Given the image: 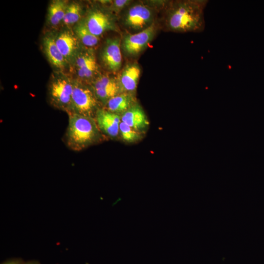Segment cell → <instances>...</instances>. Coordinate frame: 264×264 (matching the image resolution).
Returning a JSON list of instances; mask_svg holds the SVG:
<instances>
[{
	"instance_id": "4fadbf2b",
	"label": "cell",
	"mask_w": 264,
	"mask_h": 264,
	"mask_svg": "<svg viewBox=\"0 0 264 264\" xmlns=\"http://www.w3.org/2000/svg\"><path fill=\"white\" fill-rule=\"evenodd\" d=\"M141 74V69L138 64H127L117 77L121 93H134L136 89Z\"/></svg>"
},
{
	"instance_id": "44dd1931",
	"label": "cell",
	"mask_w": 264,
	"mask_h": 264,
	"mask_svg": "<svg viewBox=\"0 0 264 264\" xmlns=\"http://www.w3.org/2000/svg\"><path fill=\"white\" fill-rule=\"evenodd\" d=\"M130 1L127 0H116L112 2V9L115 12H119L130 5Z\"/></svg>"
},
{
	"instance_id": "8992f818",
	"label": "cell",
	"mask_w": 264,
	"mask_h": 264,
	"mask_svg": "<svg viewBox=\"0 0 264 264\" xmlns=\"http://www.w3.org/2000/svg\"><path fill=\"white\" fill-rule=\"evenodd\" d=\"M154 14L147 5L137 2L129 5L122 16V23L128 30L137 33L154 23Z\"/></svg>"
},
{
	"instance_id": "e0dca14e",
	"label": "cell",
	"mask_w": 264,
	"mask_h": 264,
	"mask_svg": "<svg viewBox=\"0 0 264 264\" xmlns=\"http://www.w3.org/2000/svg\"><path fill=\"white\" fill-rule=\"evenodd\" d=\"M68 4L66 1L63 0H55L50 3L47 17L49 25L56 27L63 22Z\"/></svg>"
},
{
	"instance_id": "52a82bcc",
	"label": "cell",
	"mask_w": 264,
	"mask_h": 264,
	"mask_svg": "<svg viewBox=\"0 0 264 264\" xmlns=\"http://www.w3.org/2000/svg\"><path fill=\"white\" fill-rule=\"evenodd\" d=\"M156 33L154 23L140 32L126 35L121 42L125 54L134 57L139 55L153 40Z\"/></svg>"
},
{
	"instance_id": "8fae6325",
	"label": "cell",
	"mask_w": 264,
	"mask_h": 264,
	"mask_svg": "<svg viewBox=\"0 0 264 264\" xmlns=\"http://www.w3.org/2000/svg\"><path fill=\"white\" fill-rule=\"evenodd\" d=\"M94 119L100 132L106 138L114 139L119 135L120 115L102 108L97 111Z\"/></svg>"
},
{
	"instance_id": "6da1fadb",
	"label": "cell",
	"mask_w": 264,
	"mask_h": 264,
	"mask_svg": "<svg viewBox=\"0 0 264 264\" xmlns=\"http://www.w3.org/2000/svg\"><path fill=\"white\" fill-rule=\"evenodd\" d=\"M208 0H176L167 6L164 24L168 31L176 33L201 32L205 27L204 9Z\"/></svg>"
},
{
	"instance_id": "ba28073f",
	"label": "cell",
	"mask_w": 264,
	"mask_h": 264,
	"mask_svg": "<svg viewBox=\"0 0 264 264\" xmlns=\"http://www.w3.org/2000/svg\"><path fill=\"white\" fill-rule=\"evenodd\" d=\"M84 22L88 30L99 37L107 31L117 29L112 16L100 9L89 10Z\"/></svg>"
},
{
	"instance_id": "9a60e30c",
	"label": "cell",
	"mask_w": 264,
	"mask_h": 264,
	"mask_svg": "<svg viewBox=\"0 0 264 264\" xmlns=\"http://www.w3.org/2000/svg\"><path fill=\"white\" fill-rule=\"evenodd\" d=\"M43 48L50 64L57 71L63 72L68 64L58 49L55 38L51 35L44 36L43 39Z\"/></svg>"
},
{
	"instance_id": "277c9868",
	"label": "cell",
	"mask_w": 264,
	"mask_h": 264,
	"mask_svg": "<svg viewBox=\"0 0 264 264\" xmlns=\"http://www.w3.org/2000/svg\"><path fill=\"white\" fill-rule=\"evenodd\" d=\"M103 108L91 87L73 79V90L68 113L94 118L97 111Z\"/></svg>"
},
{
	"instance_id": "2e32d148",
	"label": "cell",
	"mask_w": 264,
	"mask_h": 264,
	"mask_svg": "<svg viewBox=\"0 0 264 264\" xmlns=\"http://www.w3.org/2000/svg\"><path fill=\"white\" fill-rule=\"evenodd\" d=\"M136 103L134 93L122 92L110 99L103 108L121 116Z\"/></svg>"
},
{
	"instance_id": "3957f363",
	"label": "cell",
	"mask_w": 264,
	"mask_h": 264,
	"mask_svg": "<svg viewBox=\"0 0 264 264\" xmlns=\"http://www.w3.org/2000/svg\"><path fill=\"white\" fill-rule=\"evenodd\" d=\"M73 90V79L63 71L52 73L49 79L47 94L50 105L67 113L70 109Z\"/></svg>"
},
{
	"instance_id": "603a6c76",
	"label": "cell",
	"mask_w": 264,
	"mask_h": 264,
	"mask_svg": "<svg viewBox=\"0 0 264 264\" xmlns=\"http://www.w3.org/2000/svg\"><path fill=\"white\" fill-rule=\"evenodd\" d=\"M22 264H41L37 260H30L26 262L24 261Z\"/></svg>"
},
{
	"instance_id": "ac0fdd59",
	"label": "cell",
	"mask_w": 264,
	"mask_h": 264,
	"mask_svg": "<svg viewBox=\"0 0 264 264\" xmlns=\"http://www.w3.org/2000/svg\"><path fill=\"white\" fill-rule=\"evenodd\" d=\"M73 31L84 47L93 48L100 41L99 37L92 34L88 30L84 21H81L75 25Z\"/></svg>"
},
{
	"instance_id": "ffe728a7",
	"label": "cell",
	"mask_w": 264,
	"mask_h": 264,
	"mask_svg": "<svg viewBox=\"0 0 264 264\" xmlns=\"http://www.w3.org/2000/svg\"><path fill=\"white\" fill-rule=\"evenodd\" d=\"M119 134L124 142L132 143L141 139L143 133L134 130L121 121L119 127Z\"/></svg>"
},
{
	"instance_id": "7402d4cb",
	"label": "cell",
	"mask_w": 264,
	"mask_h": 264,
	"mask_svg": "<svg viewBox=\"0 0 264 264\" xmlns=\"http://www.w3.org/2000/svg\"><path fill=\"white\" fill-rule=\"evenodd\" d=\"M24 261L20 258H13L3 262L1 264H22Z\"/></svg>"
},
{
	"instance_id": "9c48e42d",
	"label": "cell",
	"mask_w": 264,
	"mask_h": 264,
	"mask_svg": "<svg viewBox=\"0 0 264 264\" xmlns=\"http://www.w3.org/2000/svg\"><path fill=\"white\" fill-rule=\"evenodd\" d=\"M103 107L111 98L121 93L117 77L100 74L90 85Z\"/></svg>"
},
{
	"instance_id": "5b68a950",
	"label": "cell",
	"mask_w": 264,
	"mask_h": 264,
	"mask_svg": "<svg viewBox=\"0 0 264 264\" xmlns=\"http://www.w3.org/2000/svg\"><path fill=\"white\" fill-rule=\"evenodd\" d=\"M75 80L90 85L100 74L93 48L82 47L69 64Z\"/></svg>"
},
{
	"instance_id": "30bf717a",
	"label": "cell",
	"mask_w": 264,
	"mask_h": 264,
	"mask_svg": "<svg viewBox=\"0 0 264 264\" xmlns=\"http://www.w3.org/2000/svg\"><path fill=\"white\" fill-rule=\"evenodd\" d=\"M121 41L118 38L106 40L101 51L100 58L104 67L110 72H117L121 67L122 57Z\"/></svg>"
},
{
	"instance_id": "7c38bea8",
	"label": "cell",
	"mask_w": 264,
	"mask_h": 264,
	"mask_svg": "<svg viewBox=\"0 0 264 264\" xmlns=\"http://www.w3.org/2000/svg\"><path fill=\"white\" fill-rule=\"evenodd\" d=\"M56 45L68 65L81 49V44L74 32L69 28L55 37Z\"/></svg>"
},
{
	"instance_id": "5bb4252c",
	"label": "cell",
	"mask_w": 264,
	"mask_h": 264,
	"mask_svg": "<svg viewBox=\"0 0 264 264\" xmlns=\"http://www.w3.org/2000/svg\"><path fill=\"white\" fill-rule=\"evenodd\" d=\"M121 121L143 132L148 128L150 123L142 108L136 103L121 116Z\"/></svg>"
},
{
	"instance_id": "7a4b0ae2",
	"label": "cell",
	"mask_w": 264,
	"mask_h": 264,
	"mask_svg": "<svg viewBox=\"0 0 264 264\" xmlns=\"http://www.w3.org/2000/svg\"><path fill=\"white\" fill-rule=\"evenodd\" d=\"M65 143L70 150L79 152L99 143L107 138L99 129L94 118L68 113Z\"/></svg>"
},
{
	"instance_id": "d6986e66",
	"label": "cell",
	"mask_w": 264,
	"mask_h": 264,
	"mask_svg": "<svg viewBox=\"0 0 264 264\" xmlns=\"http://www.w3.org/2000/svg\"><path fill=\"white\" fill-rule=\"evenodd\" d=\"M82 16L81 5L78 2H72L67 5L62 23L69 28L80 22Z\"/></svg>"
}]
</instances>
